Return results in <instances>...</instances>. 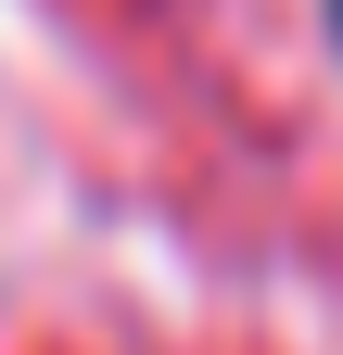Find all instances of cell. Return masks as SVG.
Wrapping results in <instances>:
<instances>
[{
    "label": "cell",
    "mask_w": 343,
    "mask_h": 355,
    "mask_svg": "<svg viewBox=\"0 0 343 355\" xmlns=\"http://www.w3.org/2000/svg\"><path fill=\"white\" fill-rule=\"evenodd\" d=\"M331 38H343V0H331Z\"/></svg>",
    "instance_id": "1"
}]
</instances>
